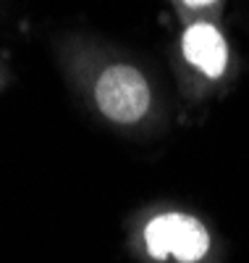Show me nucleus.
<instances>
[{"label": "nucleus", "instance_id": "nucleus-2", "mask_svg": "<svg viewBox=\"0 0 249 263\" xmlns=\"http://www.w3.org/2000/svg\"><path fill=\"white\" fill-rule=\"evenodd\" d=\"M100 111L118 124L139 121L150 108V87L144 77L126 63H113L100 74L95 84Z\"/></svg>", "mask_w": 249, "mask_h": 263}, {"label": "nucleus", "instance_id": "nucleus-1", "mask_svg": "<svg viewBox=\"0 0 249 263\" xmlns=\"http://www.w3.org/2000/svg\"><path fill=\"white\" fill-rule=\"evenodd\" d=\"M144 242L155 260L173 255L181 263H197L210 250V234L189 213H160L144 227Z\"/></svg>", "mask_w": 249, "mask_h": 263}, {"label": "nucleus", "instance_id": "nucleus-3", "mask_svg": "<svg viewBox=\"0 0 249 263\" xmlns=\"http://www.w3.org/2000/svg\"><path fill=\"white\" fill-rule=\"evenodd\" d=\"M184 55L192 66L202 74H208L210 79L220 77L229 63V50H225V40L213 24H192L184 32Z\"/></svg>", "mask_w": 249, "mask_h": 263}, {"label": "nucleus", "instance_id": "nucleus-4", "mask_svg": "<svg viewBox=\"0 0 249 263\" xmlns=\"http://www.w3.org/2000/svg\"><path fill=\"white\" fill-rule=\"evenodd\" d=\"M186 6H194V8H199V6H208V3H215V0H184Z\"/></svg>", "mask_w": 249, "mask_h": 263}]
</instances>
